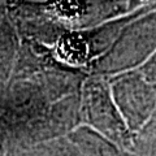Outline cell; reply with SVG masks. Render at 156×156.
Instances as JSON below:
<instances>
[{"label":"cell","mask_w":156,"mask_h":156,"mask_svg":"<svg viewBox=\"0 0 156 156\" xmlns=\"http://www.w3.org/2000/svg\"><path fill=\"white\" fill-rule=\"evenodd\" d=\"M57 53L62 60L73 65L85 62L89 53L87 43L81 35L66 34L61 37L57 43Z\"/></svg>","instance_id":"6da1fadb"},{"label":"cell","mask_w":156,"mask_h":156,"mask_svg":"<svg viewBox=\"0 0 156 156\" xmlns=\"http://www.w3.org/2000/svg\"><path fill=\"white\" fill-rule=\"evenodd\" d=\"M52 9L58 17L74 20L83 13V3L81 0H55Z\"/></svg>","instance_id":"7a4b0ae2"}]
</instances>
